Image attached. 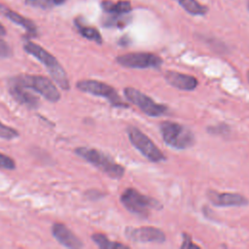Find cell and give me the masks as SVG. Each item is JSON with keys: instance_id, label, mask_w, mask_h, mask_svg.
Listing matches in <instances>:
<instances>
[{"instance_id": "e0dca14e", "label": "cell", "mask_w": 249, "mask_h": 249, "mask_svg": "<svg viewBox=\"0 0 249 249\" xmlns=\"http://www.w3.org/2000/svg\"><path fill=\"white\" fill-rule=\"evenodd\" d=\"M75 25L77 27L78 32L84 38H86L88 40H90V41H93V42H95L97 44H101L102 43V37H101L99 31L96 28L82 23L78 18L75 20Z\"/></svg>"}, {"instance_id": "5b68a950", "label": "cell", "mask_w": 249, "mask_h": 249, "mask_svg": "<svg viewBox=\"0 0 249 249\" xmlns=\"http://www.w3.org/2000/svg\"><path fill=\"white\" fill-rule=\"evenodd\" d=\"M13 80L23 87L36 91L50 102H57L60 99V93L57 88L47 77L41 75L21 74L13 78Z\"/></svg>"}, {"instance_id": "277c9868", "label": "cell", "mask_w": 249, "mask_h": 249, "mask_svg": "<svg viewBox=\"0 0 249 249\" xmlns=\"http://www.w3.org/2000/svg\"><path fill=\"white\" fill-rule=\"evenodd\" d=\"M122 204L131 213L141 217L147 218L152 209L159 210L161 204L159 200L143 195L132 188H127L121 195Z\"/></svg>"}, {"instance_id": "5bb4252c", "label": "cell", "mask_w": 249, "mask_h": 249, "mask_svg": "<svg viewBox=\"0 0 249 249\" xmlns=\"http://www.w3.org/2000/svg\"><path fill=\"white\" fill-rule=\"evenodd\" d=\"M164 79L169 85L182 90H193L198 85L197 80L194 76L175 71H167L164 74Z\"/></svg>"}, {"instance_id": "7a4b0ae2", "label": "cell", "mask_w": 249, "mask_h": 249, "mask_svg": "<svg viewBox=\"0 0 249 249\" xmlns=\"http://www.w3.org/2000/svg\"><path fill=\"white\" fill-rule=\"evenodd\" d=\"M75 153L112 179H121L124 174V167L101 151L93 148L79 147L76 148Z\"/></svg>"}, {"instance_id": "9c48e42d", "label": "cell", "mask_w": 249, "mask_h": 249, "mask_svg": "<svg viewBox=\"0 0 249 249\" xmlns=\"http://www.w3.org/2000/svg\"><path fill=\"white\" fill-rule=\"evenodd\" d=\"M116 61L127 68H159L162 64L160 56L151 53H128L117 56Z\"/></svg>"}, {"instance_id": "603a6c76", "label": "cell", "mask_w": 249, "mask_h": 249, "mask_svg": "<svg viewBox=\"0 0 249 249\" xmlns=\"http://www.w3.org/2000/svg\"><path fill=\"white\" fill-rule=\"evenodd\" d=\"M13 54L11 47L2 39H0V57L7 58Z\"/></svg>"}, {"instance_id": "52a82bcc", "label": "cell", "mask_w": 249, "mask_h": 249, "mask_svg": "<svg viewBox=\"0 0 249 249\" xmlns=\"http://www.w3.org/2000/svg\"><path fill=\"white\" fill-rule=\"evenodd\" d=\"M76 87L81 91L106 98L115 107H128V104L124 102L119 96L117 90L103 82L96 80H81L77 82Z\"/></svg>"}, {"instance_id": "cb8c5ba5", "label": "cell", "mask_w": 249, "mask_h": 249, "mask_svg": "<svg viewBox=\"0 0 249 249\" xmlns=\"http://www.w3.org/2000/svg\"><path fill=\"white\" fill-rule=\"evenodd\" d=\"M183 238H184V242L182 243L181 247L182 248H192V247H195V248H199V246L194 244L191 240V237L187 234V233H184L183 234Z\"/></svg>"}, {"instance_id": "8992f818", "label": "cell", "mask_w": 249, "mask_h": 249, "mask_svg": "<svg viewBox=\"0 0 249 249\" xmlns=\"http://www.w3.org/2000/svg\"><path fill=\"white\" fill-rule=\"evenodd\" d=\"M127 136L130 143L149 160L153 162H160L165 160L163 153L157 147V145L137 127L128 126Z\"/></svg>"}, {"instance_id": "3957f363", "label": "cell", "mask_w": 249, "mask_h": 249, "mask_svg": "<svg viewBox=\"0 0 249 249\" xmlns=\"http://www.w3.org/2000/svg\"><path fill=\"white\" fill-rule=\"evenodd\" d=\"M160 130L164 143L174 149H187L196 142L194 133L187 126L178 123L170 121L161 122Z\"/></svg>"}, {"instance_id": "4316f807", "label": "cell", "mask_w": 249, "mask_h": 249, "mask_svg": "<svg viewBox=\"0 0 249 249\" xmlns=\"http://www.w3.org/2000/svg\"><path fill=\"white\" fill-rule=\"evenodd\" d=\"M246 75H247V79H248V82H249V70L247 71V74H246Z\"/></svg>"}, {"instance_id": "7c38bea8", "label": "cell", "mask_w": 249, "mask_h": 249, "mask_svg": "<svg viewBox=\"0 0 249 249\" xmlns=\"http://www.w3.org/2000/svg\"><path fill=\"white\" fill-rule=\"evenodd\" d=\"M52 233L53 237L63 246L67 248L78 249L82 248L83 242L81 239L74 234L72 231H70L64 224L62 223H54L52 227Z\"/></svg>"}, {"instance_id": "44dd1931", "label": "cell", "mask_w": 249, "mask_h": 249, "mask_svg": "<svg viewBox=\"0 0 249 249\" xmlns=\"http://www.w3.org/2000/svg\"><path fill=\"white\" fill-rule=\"evenodd\" d=\"M18 136V131L11 126H7L0 122V138L11 140Z\"/></svg>"}, {"instance_id": "7402d4cb", "label": "cell", "mask_w": 249, "mask_h": 249, "mask_svg": "<svg viewBox=\"0 0 249 249\" xmlns=\"http://www.w3.org/2000/svg\"><path fill=\"white\" fill-rule=\"evenodd\" d=\"M0 168L13 170L16 168V162L9 156H6V155L0 153Z\"/></svg>"}, {"instance_id": "ba28073f", "label": "cell", "mask_w": 249, "mask_h": 249, "mask_svg": "<svg viewBox=\"0 0 249 249\" xmlns=\"http://www.w3.org/2000/svg\"><path fill=\"white\" fill-rule=\"evenodd\" d=\"M124 93L130 103L137 106L144 114L150 117H159L165 114L167 111L166 106L157 103L150 96L134 88H125L124 89Z\"/></svg>"}, {"instance_id": "d6986e66", "label": "cell", "mask_w": 249, "mask_h": 249, "mask_svg": "<svg viewBox=\"0 0 249 249\" xmlns=\"http://www.w3.org/2000/svg\"><path fill=\"white\" fill-rule=\"evenodd\" d=\"M176 1L185 11H187L191 15L202 16L207 13V8L201 5L196 0H176Z\"/></svg>"}, {"instance_id": "83f0119b", "label": "cell", "mask_w": 249, "mask_h": 249, "mask_svg": "<svg viewBox=\"0 0 249 249\" xmlns=\"http://www.w3.org/2000/svg\"><path fill=\"white\" fill-rule=\"evenodd\" d=\"M248 9H249V1H248Z\"/></svg>"}, {"instance_id": "9a60e30c", "label": "cell", "mask_w": 249, "mask_h": 249, "mask_svg": "<svg viewBox=\"0 0 249 249\" xmlns=\"http://www.w3.org/2000/svg\"><path fill=\"white\" fill-rule=\"evenodd\" d=\"M0 13L3 16H5L7 18H9L11 21H13L14 23H16L18 25H20L27 32H29L31 34H36L37 33V26L31 19H29L27 18H24L23 16H21L18 13L13 11L9 7H7L3 4H0Z\"/></svg>"}, {"instance_id": "6da1fadb", "label": "cell", "mask_w": 249, "mask_h": 249, "mask_svg": "<svg viewBox=\"0 0 249 249\" xmlns=\"http://www.w3.org/2000/svg\"><path fill=\"white\" fill-rule=\"evenodd\" d=\"M23 49L26 53L34 56L43 65L46 66L52 78L62 89H69L70 85L67 74L64 71L63 67L59 64L57 59L52 53L31 41L26 42L23 45Z\"/></svg>"}, {"instance_id": "4fadbf2b", "label": "cell", "mask_w": 249, "mask_h": 249, "mask_svg": "<svg viewBox=\"0 0 249 249\" xmlns=\"http://www.w3.org/2000/svg\"><path fill=\"white\" fill-rule=\"evenodd\" d=\"M9 91L11 95L20 104L28 108H37L39 105V98L28 90L27 88L18 84L15 80H11Z\"/></svg>"}, {"instance_id": "d4e9b609", "label": "cell", "mask_w": 249, "mask_h": 249, "mask_svg": "<svg viewBox=\"0 0 249 249\" xmlns=\"http://www.w3.org/2000/svg\"><path fill=\"white\" fill-rule=\"evenodd\" d=\"M6 35V29L5 27L0 23V36H4Z\"/></svg>"}, {"instance_id": "484cf974", "label": "cell", "mask_w": 249, "mask_h": 249, "mask_svg": "<svg viewBox=\"0 0 249 249\" xmlns=\"http://www.w3.org/2000/svg\"><path fill=\"white\" fill-rule=\"evenodd\" d=\"M65 0H51V2L53 4V5H60L64 2Z\"/></svg>"}, {"instance_id": "ffe728a7", "label": "cell", "mask_w": 249, "mask_h": 249, "mask_svg": "<svg viewBox=\"0 0 249 249\" xmlns=\"http://www.w3.org/2000/svg\"><path fill=\"white\" fill-rule=\"evenodd\" d=\"M129 22V18L124 15H112L104 21V25L108 27H124Z\"/></svg>"}, {"instance_id": "8fae6325", "label": "cell", "mask_w": 249, "mask_h": 249, "mask_svg": "<svg viewBox=\"0 0 249 249\" xmlns=\"http://www.w3.org/2000/svg\"><path fill=\"white\" fill-rule=\"evenodd\" d=\"M209 200L215 206H244L248 204V199L240 194L236 193H218L209 191L207 194Z\"/></svg>"}, {"instance_id": "30bf717a", "label": "cell", "mask_w": 249, "mask_h": 249, "mask_svg": "<svg viewBox=\"0 0 249 249\" xmlns=\"http://www.w3.org/2000/svg\"><path fill=\"white\" fill-rule=\"evenodd\" d=\"M125 235L134 242L143 243H163L166 238L161 230L154 227L126 228Z\"/></svg>"}, {"instance_id": "2e32d148", "label": "cell", "mask_w": 249, "mask_h": 249, "mask_svg": "<svg viewBox=\"0 0 249 249\" xmlns=\"http://www.w3.org/2000/svg\"><path fill=\"white\" fill-rule=\"evenodd\" d=\"M102 9L111 15H124L131 11V5L129 1H118L113 2L105 0L101 3Z\"/></svg>"}, {"instance_id": "ac0fdd59", "label": "cell", "mask_w": 249, "mask_h": 249, "mask_svg": "<svg viewBox=\"0 0 249 249\" xmlns=\"http://www.w3.org/2000/svg\"><path fill=\"white\" fill-rule=\"evenodd\" d=\"M93 242L102 249H127L128 247L124 244L111 241L106 235L102 233H94L91 235Z\"/></svg>"}]
</instances>
